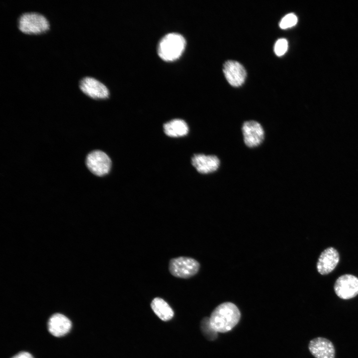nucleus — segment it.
<instances>
[{
    "label": "nucleus",
    "mask_w": 358,
    "mask_h": 358,
    "mask_svg": "<svg viewBox=\"0 0 358 358\" xmlns=\"http://www.w3.org/2000/svg\"><path fill=\"white\" fill-rule=\"evenodd\" d=\"M240 312L232 303L225 302L218 306L209 318L210 324L217 332L225 333L231 330L238 323Z\"/></svg>",
    "instance_id": "f257e3e1"
},
{
    "label": "nucleus",
    "mask_w": 358,
    "mask_h": 358,
    "mask_svg": "<svg viewBox=\"0 0 358 358\" xmlns=\"http://www.w3.org/2000/svg\"><path fill=\"white\" fill-rule=\"evenodd\" d=\"M17 26L24 34L39 35L47 32L50 24L43 14L38 12L29 11L23 12L18 16Z\"/></svg>",
    "instance_id": "f03ea898"
},
{
    "label": "nucleus",
    "mask_w": 358,
    "mask_h": 358,
    "mask_svg": "<svg viewBox=\"0 0 358 358\" xmlns=\"http://www.w3.org/2000/svg\"><path fill=\"white\" fill-rule=\"evenodd\" d=\"M185 44L184 38L180 34L168 33L162 38L159 43V56L166 61H174L182 54Z\"/></svg>",
    "instance_id": "7ed1b4c3"
},
{
    "label": "nucleus",
    "mask_w": 358,
    "mask_h": 358,
    "mask_svg": "<svg viewBox=\"0 0 358 358\" xmlns=\"http://www.w3.org/2000/svg\"><path fill=\"white\" fill-rule=\"evenodd\" d=\"M85 164L91 174L98 178H102L110 173L112 167V161L105 151L95 150L87 155Z\"/></svg>",
    "instance_id": "20e7f679"
},
{
    "label": "nucleus",
    "mask_w": 358,
    "mask_h": 358,
    "mask_svg": "<svg viewBox=\"0 0 358 358\" xmlns=\"http://www.w3.org/2000/svg\"><path fill=\"white\" fill-rule=\"evenodd\" d=\"M81 92L90 99L103 100L108 98L109 91L107 87L94 77L85 76L79 82Z\"/></svg>",
    "instance_id": "39448f33"
},
{
    "label": "nucleus",
    "mask_w": 358,
    "mask_h": 358,
    "mask_svg": "<svg viewBox=\"0 0 358 358\" xmlns=\"http://www.w3.org/2000/svg\"><path fill=\"white\" fill-rule=\"evenodd\" d=\"M199 268V264L195 259L186 257L172 259L169 263V270L174 276L187 278L195 275Z\"/></svg>",
    "instance_id": "423d86ee"
},
{
    "label": "nucleus",
    "mask_w": 358,
    "mask_h": 358,
    "mask_svg": "<svg viewBox=\"0 0 358 358\" xmlns=\"http://www.w3.org/2000/svg\"><path fill=\"white\" fill-rule=\"evenodd\" d=\"M334 289L336 295L342 299H349L358 294V278L345 274L339 277L335 281Z\"/></svg>",
    "instance_id": "0eeeda50"
},
{
    "label": "nucleus",
    "mask_w": 358,
    "mask_h": 358,
    "mask_svg": "<svg viewBox=\"0 0 358 358\" xmlns=\"http://www.w3.org/2000/svg\"><path fill=\"white\" fill-rule=\"evenodd\" d=\"M245 144L248 147L260 145L264 139L265 132L261 124L255 120L245 121L242 127Z\"/></svg>",
    "instance_id": "6e6552de"
},
{
    "label": "nucleus",
    "mask_w": 358,
    "mask_h": 358,
    "mask_svg": "<svg viewBox=\"0 0 358 358\" xmlns=\"http://www.w3.org/2000/svg\"><path fill=\"white\" fill-rule=\"evenodd\" d=\"M223 73L229 84L235 87L241 86L247 76L246 70L243 65L233 60H228L224 64Z\"/></svg>",
    "instance_id": "1a4fd4ad"
},
{
    "label": "nucleus",
    "mask_w": 358,
    "mask_h": 358,
    "mask_svg": "<svg viewBox=\"0 0 358 358\" xmlns=\"http://www.w3.org/2000/svg\"><path fill=\"white\" fill-rule=\"evenodd\" d=\"M340 260L338 251L333 247H328L320 254L316 268L319 273L322 275L332 272L337 266Z\"/></svg>",
    "instance_id": "9d476101"
},
{
    "label": "nucleus",
    "mask_w": 358,
    "mask_h": 358,
    "mask_svg": "<svg viewBox=\"0 0 358 358\" xmlns=\"http://www.w3.org/2000/svg\"><path fill=\"white\" fill-rule=\"evenodd\" d=\"M191 164L198 173L207 174L218 170L220 160L215 155L197 154L192 157Z\"/></svg>",
    "instance_id": "9b49d317"
},
{
    "label": "nucleus",
    "mask_w": 358,
    "mask_h": 358,
    "mask_svg": "<svg viewBox=\"0 0 358 358\" xmlns=\"http://www.w3.org/2000/svg\"><path fill=\"white\" fill-rule=\"evenodd\" d=\"M308 349L315 358H335L334 346L326 338L317 337L312 339L309 343Z\"/></svg>",
    "instance_id": "f8f14e48"
},
{
    "label": "nucleus",
    "mask_w": 358,
    "mask_h": 358,
    "mask_svg": "<svg viewBox=\"0 0 358 358\" xmlns=\"http://www.w3.org/2000/svg\"><path fill=\"white\" fill-rule=\"evenodd\" d=\"M71 321L63 314L56 313L52 315L48 323L49 332L55 337L66 334L71 328Z\"/></svg>",
    "instance_id": "ddd939ff"
},
{
    "label": "nucleus",
    "mask_w": 358,
    "mask_h": 358,
    "mask_svg": "<svg viewBox=\"0 0 358 358\" xmlns=\"http://www.w3.org/2000/svg\"><path fill=\"white\" fill-rule=\"evenodd\" d=\"M165 133L171 137H179L186 135L188 132L186 123L180 119L172 120L163 125Z\"/></svg>",
    "instance_id": "4468645a"
},
{
    "label": "nucleus",
    "mask_w": 358,
    "mask_h": 358,
    "mask_svg": "<svg viewBox=\"0 0 358 358\" xmlns=\"http://www.w3.org/2000/svg\"><path fill=\"white\" fill-rule=\"evenodd\" d=\"M151 306L154 313L163 321H169L174 316V312L170 306L161 298H155Z\"/></svg>",
    "instance_id": "2eb2a0df"
},
{
    "label": "nucleus",
    "mask_w": 358,
    "mask_h": 358,
    "mask_svg": "<svg viewBox=\"0 0 358 358\" xmlns=\"http://www.w3.org/2000/svg\"><path fill=\"white\" fill-rule=\"evenodd\" d=\"M200 326L202 333L206 339L213 340L216 338L217 332L212 327L209 318H204L201 322Z\"/></svg>",
    "instance_id": "dca6fc26"
},
{
    "label": "nucleus",
    "mask_w": 358,
    "mask_h": 358,
    "mask_svg": "<svg viewBox=\"0 0 358 358\" xmlns=\"http://www.w3.org/2000/svg\"><path fill=\"white\" fill-rule=\"evenodd\" d=\"M297 22L296 16L292 13L285 15L279 23V26L281 29H287L291 27Z\"/></svg>",
    "instance_id": "f3484780"
},
{
    "label": "nucleus",
    "mask_w": 358,
    "mask_h": 358,
    "mask_svg": "<svg viewBox=\"0 0 358 358\" xmlns=\"http://www.w3.org/2000/svg\"><path fill=\"white\" fill-rule=\"evenodd\" d=\"M288 42L284 38L277 40L274 45V51L278 56H281L284 54L287 50Z\"/></svg>",
    "instance_id": "a211bd4d"
},
{
    "label": "nucleus",
    "mask_w": 358,
    "mask_h": 358,
    "mask_svg": "<svg viewBox=\"0 0 358 358\" xmlns=\"http://www.w3.org/2000/svg\"><path fill=\"white\" fill-rule=\"evenodd\" d=\"M12 358H33V357L29 353L22 352L15 355Z\"/></svg>",
    "instance_id": "6ab92c4d"
}]
</instances>
